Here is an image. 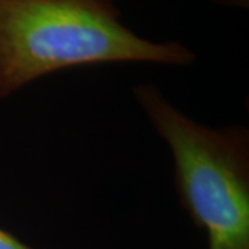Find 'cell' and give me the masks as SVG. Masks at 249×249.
Wrapping results in <instances>:
<instances>
[{"instance_id":"obj_1","label":"cell","mask_w":249,"mask_h":249,"mask_svg":"<svg viewBox=\"0 0 249 249\" xmlns=\"http://www.w3.org/2000/svg\"><path fill=\"white\" fill-rule=\"evenodd\" d=\"M178 40L154 42L98 0H0V100L54 72L114 62L190 67Z\"/></svg>"},{"instance_id":"obj_2","label":"cell","mask_w":249,"mask_h":249,"mask_svg":"<svg viewBox=\"0 0 249 249\" xmlns=\"http://www.w3.org/2000/svg\"><path fill=\"white\" fill-rule=\"evenodd\" d=\"M173 158L181 208L208 237V249H249V130L208 127L180 111L155 83L132 89Z\"/></svg>"},{"instance_id":"obj_3","label":"cell","mask_w":249,"mask_h":249,"mask_svg":"<svg viewBox=\"0 0 249 249\" xmlns=\"http://www.w3.org/2000/svg\"><path fill=\"white\" fill-rule=\"evenodd\" d=\"M0 249H34L0 227Z\"/></svg>"},{"instance_id":"obj_4","label":"cell","mask_w":249,"mask_h":249,"mask_svg":"<svg viewBox=\"0 0 249 249\" xmlns=\"http://www.w3.org/2000/svg\"><path fill=\"white\" fill-rule=\"evenodd\" d=\"M216 4L230 6V7H248V0H209Z\"/></svg>"},{"instance_id":"obj_5","label":"cell","mask_w":249,"mask_h":249,"mask_svg":"<svg viewBox=\"0 0 249 249\" xmlns=\"http://www.w3.org/2000/svg\"><path fill=\"white\" fill-rule=\"evenodd\" d=\"M101 3H106V4H109V6H116V0H98Z\"/></svg>"}]
</instances>
